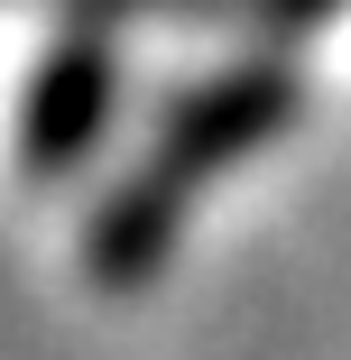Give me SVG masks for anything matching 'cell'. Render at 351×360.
<instances>
[{
  "mask_svg": "<svg viewBox=\"0 0 351 360\" xmlns=\"http://www.w3.org/2000/svg\"><path fill=\"white\" fill-rule=\"evenodd\" d=\"M305 111V75H296V56H231L222 75H203L185 84L158 129H148V148L129 158V176L93 203V222H84V277L93 286H148L176 240H185V212L213 194L241 158H259L277 129H287Z\"/></svg>",
  "mask_w": 351,
  "mask_h": 360,
  "instance_id": "1",
  "label": "cell"
},
{
  "mask_svg": "<svg viewBox=\"0 0 351 360\" xmlns=\"http://www.w3.org/2000/svg\"><path fill=\"white\" fill-rule=\"evenodd\" d=\"M120 111V28H93V19H65L46 37V56L28 65L19 84V111H10V176L19 185H65L84 176L102 129Z\"/></svg>",
  "mask_w": 351,
  "mask_h": 360,
  "instance_id": "2",
  "label": "cell"
},
{
  "mask_svg": "<svg viewBox=\"0 0 351 360\" xmlns=\"http://www.w3.org/2000/svg\"><path fill=\"white\" fill-rule=\"evenodd\" d=\"M65 19L93 28H167V19H250V0H65Z\"/></svg>",
  "mask_w": 351,
  "mask_h": 360,
  "instance_id": "3",
  "label": "cell"
},
{
  "mask_svg": "<svg viewBox=\"0 0 351 360\" xmlns=\"http://www.w3.org/2000/svg\"><path fill=\"white\" fill-rule=\"evenodd\" d=\"M351 0H250V19L268 28V37H305V28H324V19H342Z\"/></svg>",
  "mask_w": 351,
  "mask_h": 360,
  "instance_id": "4",
  "label": "cell"
}]
</instances>
